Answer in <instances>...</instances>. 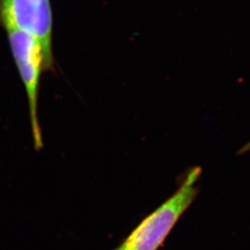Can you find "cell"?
I'll return each instance as SVG.
<instances>
[{
  "instance_id": "obj_1",
  "label": "cell",
  "mask_w": 250,
  "mask_h": 250,
  "mask_svg": "<svg viewBox=\"0 0 250 250\" xmlns=\"http://www.w3.org/2000/svg\"><path fill=\"white\" fill-rule=\"evenodd\" d=\"M200 167L188 170L175 193L147 215L113 250H158L198 194Z\"/></svg>"
},
{
  "instance_id": "obj_4",
  "label": "cell",
  "mask_w": 250,
  "mask_h": 250,
  "mask_svg": "<svg viewBox=\"0 0 250 250\" xmlns=\"http://www.w3.org/2000/svg\"><path fill=\"white\" fill-rule=\"evenodd\" d=\"M249 152H250V143L247 144L246 146H244L242 147L241 149H240V151L238 152V154H239V155H242V154L249 153Z\"/></svg>"
},
{
  "instance_id": "obj_3",
  "label": "cell",
  "mask_w": 250,
  "mask_h": 250,
  "mask_svg": "<svg viewBox=\"0 0 250 250\" xmlns=\"http://www.w3.org/2000/svg\"><path fill=\"white\" fill-rule=\"evenodd\" d=\"M0 23L36 37L53 70V12L50 0H0Z\"/></svg>"
},
{
  "instance_id": "obj_2",
  "label": "cell",
  "mask_w": 250,
  "mask_h": 250,
  "mask_svg": "<svg viewBox=\"0 0 250 250\" xmlns=\"http://www.w3.org/2000/svg\"><path fill=\"white\" fill-rule=\"evenodd\" d=\"M6 32L11 54L26 92L34 146L36 150H40L44 146L38 118L40 80L42 73L51 68L43 46L36 37L15 29H6Z\"/></svg>"
}]
</instances>
